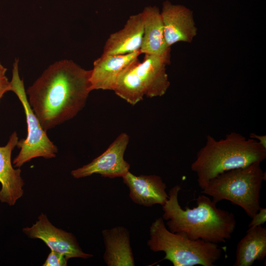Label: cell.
<instances>
[{
	"mask_svg": "<svg viewBox=\"0 0 266 266\" xmlns=\"http://www.w3.org/2000/svg\"><path fill=\"white\" fill-rule=\"evenodd\" d=\"M91 72L63 60L49 66L28 87V102L45 131L73 118L84 107L92 91Z\"/></svg>",
	"mask_w": 266,
	"mask_h": 266,
	"instance_id": "1",
	"label": "cell"
},
{
	"mask_svg": "<svg viewBox=\"0 0 266 266\" xmlns=\"http://www.w3.org/2000/svg\"><path fill=\"white\" fill-rule=\"evenodd\" d=\"M180 190L178 185L173 187L162 205V217L167 221L169 231L183 233L192 239L217 244L230 239L236 224L233 213L218 208L217 203L204 194L196 199L197 206L183 209L178 201Z\"/></svg>",
	"mask_w": 266,
	"mask_h": 266,
	"instance_id": "2",
	"label": "cell"
},
{
	"mask_svg": "<svg viewBox=\"0 0 266 266\" xmlns=\"http://www.w3.org/2000/svg\"><path fill=\"white\" fill-rule=\"evenodd\" d=\"M266 158V148L256 140L232 132L216 140L207 136L204 146L197 153L191 169L202 190L212 178L224 172L262 163Z\"/></svg>",
	"mask_w": 266,
	"mask_h": 266,
	"instance_id": "3",
	"label": "cell"
},
{
	"mask_svg": "<svg viewBox=\"0 0 266 266\" xmlns=\"http://www.w3.org/2000/svg\"><path fill=\"white\" fill-rule=\"evenodd\" d=\"M147 245L154 252H164L163 260L174 266H214L221 258L223 247L201 239H192L182 233L167 229L163 218L156 219L150 227Z\"/></svg>",
	"mask_w": 266,
	"mask_h": 266,
	"instance_id": "4",
	"label": "cell"
},
{
	"mask_svg": "<svg viewBox=\"0 0 266 266\" xmlns=\"http://www.w3.org/2000/svg\"><path fill=\"white\" fill-rule=\"evenodd\" d=\"M266 174L261 163L221 173L211 179L201 193L216 203L226 200L240 207L250 218L260 209V194Z\"/></svg>",
	"mask_w": 266,
	"mask_h": 266,
	"instance_id": "5",
	"label": "cell"
},
{
	"mask_svg": "<svg viewBox=\"0 0 266 266\" xmlns=\"http://www.w3.org/2000/svg\"><path fill=\"white\" fill-rule=\"evenodd\" d=\"M170 62V51L161 55L144 54L141 62L137 60L121 74L113 91L133 105L144 96H163L170 86L166 73Z\"/></svg>",
	"mask_w": 266,
	"mask_h": 266,
	"instance_id": "6",
	"label": "cell"
},
{
	"mask_svg": "<svg viewBox=\"0 0 266 266\" xmlns=\"http://www.w3.org/2000/svg\"><path fill=\"white\" fill-rule=\"evenodd\" d=\"M18 63L19 60L15 59L10 81V91L16 95L22 104L26 115L28 134L26 139L18 140L17 144L16 146L20 150L13 162L16 167H20L35 158H55L58 152L57 147L48 137L46 131L42 127L28 102L23 80L20 77Z\"/></svg>",
	"mask_w": 266,
	"mask_h": 266,
	"instance_id": "7",
	"label": "cell"
},
{
	"mask_svg": "<svg viewBox=\"0 0 266 266\" xmlns=\"http://www.w3.org/2000/svg\"><path fill=\"white\" fill-rule=\"evenodd\" d=\"M129 142V135L125 133H121L102 154L90 163L72 170V176L80 178L99 174L111 178L122 177L130 168V164L124 159Z\"/></svg>",
	"mask_w": 266,
	"mask_h": 266,
	"instance_id": "8",
	"label": "cell"
},
{
	"mask_svg": "<svg viewBox=\"0 0 266 266\" xmlns=\"http://www.w3.org/2000/svg\"><path fill=\"white\" fill-rule=\"evenodd\" d=\"M23 232L31 238L42 240L51 250L64 254L68 259L72 258L87 259L93 256L82 250L71 233L54 226L43 213L39 215L34 224L31 227L24 228Z\"/></svg>",
	"mask_w": 266,
	"mask_h": 266,
	"instance_id": "9",
	"label": "cell"
},
{
	"mask_svg": "<svg viewBox=\"0 0 266 266\" xmlns=\"http://www.w3.org/2000/svg\"><path fill=\"white\" fill-rule=\"evenodd\" d=\"M161 15L165 39L168 47L179 42L190 43L197 35L198 29L193 12L186 6L165 0Z\"/></svg>",
	"mask_w": 266,
	"mask_h": 266,
	"instance_id": "10",
	"label": "cell"
},
{
	"mask_svg": "<svg viewBox=\"0 0 266 266\" xmlns=\"http://www.w3.org/2000/svg\"><path fill=\"white\" fill-rule=\"evenodd\" d=\"M139 50L122 55H104L96 59L91 69V90H114L121 74L138 59Z\"/></svg>",
	"mask_w": 266,
	"mask_h": 266,
	"instance_id": "11",
	"label": "cell"
},
{
	"mask_svg": "<svg viewBox=\"0 0 266 266\" xmlns=\"http://www.w3.org/2000/svg\"><path fill=\"white\" fill-rule=\"evenodd\" d=\"M16 132L10 136L7 143L0 147V201L14 205L24 194L23 180L20 167L14 169L11 164V153L18 141Z\"/></svg>",
	"mask_w": 266,
	"mask_h": 266,
	"instance_id": "12",
	"label": "cell"
},
{
	"mask_svg": "<svg viewBox=\"0 0 266 266\" xmlns=\"http://www.w3.org/2000/svg\"><path fill=\"white\" fill-rule=\"evenodd\" d=\"M122 178L129 188L131 199L136 204L147 207L157 204L162 206L168 199L166 185L159 176H136L128 171Z\"/></svg>",
	"mask_w": 266,
	"mask_h": 266,
	"instance_id": "13",
	"label": "cell"
},
{
	"mask_svg": "<svg viewBox=\"0 0 266 266\" xmlns=\"http://www.w3.org/2000/svg\"><path fill=\"white\" fill-rule=\"evenodd\" d=\"M143 35V18L141 12L132 15L124 28L111 33L106 40L103 54L122 55L140 50Z\"/></svg>",
	"mask_w": 266,
	"mask_h": 266,
	"instance_id": "14",
	"label": "cell"
},
{
	"mask_svg": "<svg viewBox=\"0 0 266 266\" xmlns=\"http://www.w3.org/2000/svg\"><path fill=\"white\" fill-rule=\"evenodd\" d=\"M143 18V35L141 54L163 55L170 51L166 42L161 11L157 6H147L141 12Z\"/></svg>",
	"mask_w": 266,
	"mask_h": 266,
	"instance_id": "15",
	"label": "cell"
},
{
	"mask_svg": "<svg viewBox=\"0 0 266 266\" xmlns=\"http://www.w3.org/2000/svg\"><path fill=\"white\" fill-rule=\"evenodd\" d=\"M102 233L105 246L103 258L107 266H134L130 234L126 228L118 226L103 230Z\"/></svg>",
	"mask_w": 266,
	"mask_h": 266,
	"instance_id": "16",
	"label": "cell"
},
{
	"mask_svg": "<svg viewBox=\"0 0 266 266\" xmlns=\"http://www.w3.org/2000/svg\"><path fill=\"white\" fill-rule=\"evenodd\" d=\"M266 256V228L262 226L248 228L238 242L233 266H251Z\"/></svg>",
	"mask_w": 266,
	"mask_h": 266,
	"instance_id": "17",
	"label": "cell"
},
{
	"mask_svg": "<svg viewBox=\"0 0 266 266\" xmlns=\"http://www.w3.org/2000/svg\"><path fill=\"white\" fill-rule=\"evenodd\" d=\"M68 259L63 254L51 250L43 266H66Z\"/></svg>",
	"mask_w": 266,
	"mask_h": 266,
	"instance_id": "18",
	"label": "cell"
},
{
	"mask_svg": "<svg viewBox=\"0 0 266 266\" xmlns=\"http://www.w3.org/2000/svg\"><path fill=\"white\" fill-rule=\"evenodd\" d=\"M7 68L0 63V101L4 95L10 91V82L6 76Z\"/></svg>",
	"mask_w": 266,
	"mask_h": 266,
	"instance_id": "19",
	"label": "cell"
},
{
	"mask_svg": "<svg viewBox=\"0 0 266 266\" xmlns=\"http://www.w3.org/2000/svg\"><path fill=\"white\" fill-rule=\"evenodd\" d=\"M251 219L248 225V228H253L264 225L266 222V208L261 207Z\"/></svg>",
	"mask_w": 266,
	"mask_h": 266,
	"instance_id": "20",
	"label": "cell"
},
{
	"mask_svg": "<svg viewBox=\"0 0 266 266\" xmlns=\"http://www.w3.org/2000/svg\"><path fill=\"white\" fill-rule=\"evenodd\" d=\"M250 138L256 140L263 146L266 148V135H260L254 133H252L250 136Z\"/></svg>",
	"mask_w": 266,
	"mask_h": 266,
	"instance_id": "21",
	"label": "cell"
}]
</instances>
